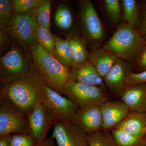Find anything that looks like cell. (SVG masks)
<instances>
[{
  "instance_id": "obj_1",
  "label": "cell",
  "mask_w": 146,
  "mask_h": 146,
  "mask_svg": "<svg viewBox=\"0 0 146 146\" xmlns=\"http://www.w3.org/2000/svg\"><path fill=\"white\" fill-rule=\"evenodd\" d=\"M45 86L33 62L29 70L21 78L1 86L0 98L9 102L27 116L37 104L42 102Z\"/></svg>"
},
{
  "instance_id": "obj_2",
  "label": "cell",
  "mask_w": 146,
  "mask_h": 146,
  "mask_svg": "<svg viewBox=\"0 0 146 146\" xmlns=\"http://www.w3.org/2000/svg\"><path fill=\"white\" fill-rule=\"evenodd\" d=\"M146 44L138 30L125 23L118 25L111 38L102 47L135 64Z\"/></svg>"
},
{
  "instance_id": "obj_3",
  "label": "cell",
  "mask_w": 146,
  "mask_h": 146,
  "mask_svg": "<svg viewBox=\"0 0 146 146\" xmlns=\"http://www.w3.org/2000/svg\"><path fill=\"white\" fill-rule=\"evenodd\" d=\"M30 51L45 84L60 95H64L63 87L69 80L71 68L49 54L38 44L31 47Z\"/></svg>"
},
{
  "instance_id": "obj_4",
  "label": "cell",
  "mask_w": 146,
  "mask_h": 146,
  "mask_svg": "<svg viewBox=\"0 0 146 146\" xmlns=\"http://www.w3.org/2000/svg\"><path fill=\"white\" fill-rule=\"evenodd\" d=\"M12 41L9 49L0 58V81L2 86L21 78L33 63L31 54Z\"/></svg>"
},
{
  "instance_id": "obj_5",
  "label": "cell",
  "mask_w": 146,
  "mask_h": 146,
  "mask_svg": "<svg viewBox=\"0 0 146 146\" xmlns=\"http://www.w3.org/2000/svg\"><path fill=\"white\" fill-rule=\"evenodd\" d=\"M36 9L25 13L15 12L7 27V32L12 41L30 50L38 44L36 32L38 26Z\"/></svg>"
},
{
  "instance_id": "obj_6",
  "label": "cell",
  "mask_w": 146,
  "mask_h": 146,
  "mask_svg": "<svg viewBox=\"0 0 146 146\" xmlns=\"http://www.w3.org/2000/svg\"><path fill=\"white\" fill-rule=\"evenodd\" d=\"M83 37L90 51L100 47L104 38V29L93 3L89 0L78 1Z\"/></svg>"
},
{
  "instance_id": "obj_7",
  "label": "cell",
  "mask_w": 146,
  "mask_h": 146,
  "mask_svg": "<svg viewBox=\"0 0 146 146\" xmlns=\"http://www.w3.org/2000/svg\"><path fill=\"white\" fill-rule=\"evenodd\" d=\"M63 90L64 95L79 108L90 106H101L109 98L106 90L101 87L69 80L63 86Z\"/></svg>"
},
{
  "instance_id": "obj_8",
  "label": "cell",
  "mask_w": 146,
  "mask_h": 146,
  "mask_svg": "<svg viewBox=\"0 0 146 146\" xmlns=\"http://www.w3.org/2000/svg\"><path fill=\"white\" fill-rule=\"evenodd\" d=\"M16 133H29L27 116L0 98V136Z\"/></svg>"
},
{
  "instance_id": "obj_9",
  "label": "cell",
  "mask_w": 146,
  "mask_h": 146,
  "mask_svg": "<svg viewBox=\"0 0 146 146\" xmlns=\"http://www.w3.org/2000/svg\"><path fill=\"white\" fill-rule=\"evenodd\" d=\"M42 103L50 114L58 121H71L79 108L68 97L63 96L45 84Z\"/></svg>"
},
{
  "instance_id": "obj_10",
  "label": "cell",
  "mask_w": 146,
  "mask_h": 146,
  "mask_svg": "<svg viewBox=\"0 0 146 146\" xmlns=\"http://www.w3.org/2000/svg\"><path fill=\"white\" fill-rule=\"evenodd\" d=\"M50 138L55 139L58 146H90L87 133L70 121L56 123Z\"/></svg>"
},
{
  "instance_id": "obj_11",
  "label": "cell",
  "mask_w": 146,
  "mask_h": 146,
  "mask_svg": "<svg viewBox=\"0 0 146 146\" xmlns=\"http://www.w3.org/2000/svg\"><path fill=\"white\" fill-rule=\"evenodd\" d=\"M29 134L36 140L37 144L46 140L48 131L58 121L50 114L42 103L37 104L27 115Z\"/></svg>"
},
{
  "instance_id": "obj_12",
  "label": "cell",
  "mask_w": 146,
  "mask_h": 146,
  "mask_svg": "<svg viewBox=\"0 0 146 146\" xmlns=\"http://www.w3.org/2000/svg\"><path fill=\"white\" fill-rule=\"evenodd\" d=\"M132 72L131 64L119 58L104 78L106 89L113 95L120 96L126 86L127 79Z\"/></svg>"
},
{
  "instance_id": "obj_13",
  "label": "cell",
  "mask_w": 146,
  "mask_h": 146,
  "mask_svg": "<svg viewBox=\"0 0 146 146\" xmlns=\"http://www.w3.org/2000/svg\"><path fill=\"white\" fill-rule=\"evenodd\" d=\"M70 121L87 134L102 130L103 122L100 106H90L79 108Z\"/></svg>"
},
{
  "instance_id": "obj_14",
  "label": "cell",
  "mask_w": 146,
  "mask_h": 146,
  "mask_svg": "<svg viewBox=\"0 0 146 146\" xmlns=\"http://www.w3.org/2000/svg\"><path fill=\"white\" fill-rule=\"evenodd\" d=\"M102 129L111 130L115 128L130 112L126 105L121 101L106 102L100 106Z\"/></svg>"
},
{
  "instance_id": "obj_15",
  "label": "cell",
  "mask_w": 146,
  "mask_h": 146,
  "mask_svg": "<svg viewBox=\"0 0 146 146\" xmlns=\"http://www.w3.org/2000/svg\"><path fill=\"white\" fill-rule=\"evenodd\" d=\"M70 68L69 81L100 86L105 90L107 89L104 78L89 60Z\"/></svg>"
},
{
  "instance_id": "obj_16",
  "label": "cell",
  "mask_w": 146,
  "mask_h": 146,
  "mask_svg": "<svg viewBox=\"0 0 146 146\" xmlns=\"http://www.w3.org/2000/svg\"><path fill=\"white\" fill-rule=\"evenodd\" d=\"M119 96L130 111L146 113V82L127 86Z\"/></svg>"
},
{
  "instance_id": "obj_17",
  "label": "cell",
  "mask_w": 146,
  "mask_h": 146,
  "mask_svg": "<svg viewBox=\"0 0 146 146\" xmlns=\"http://www.w3.org/2000/svg\"><path fill=\"white\" fill-rule=\"evenodd\" d=\"M87 58L100 75L104 78L119 57L114 53L102 47L89 52Z\"/></svg>"
},
{
  "instance_id": "obj_18",
  "label": "cell",
  "mask_w": 146,
  "mask_h": 146,
  "mask_svg": "<svg viewBox=\"0 0 146 146\" xmlns=\"http://www.w3.org/2000/svg\"><path fill=\"white\" fill-rule=\"evenodd\" d=\"M115 128L136 136L145 137L146 134V112L130 111Z\"/></svg>"
},
{
  "instance_id": "obj_19",
  "label": "cell",
  "mask_w": 146,
  "mask_h": 146,
  "mask_svg": "<svg viewBox=\"0 0 146 146\" xmlns=\"http://www.w3.org/2000/svg\"><path fill=\"white\" fill-rule=\"evenodd\" d=\"M55 25L60 30L67 33V36L78 34L72 12L67 5L60 4L56 9L54 16Z\"/></svg>"
},
{
  "instance_id": "obj_20",
  "label": "cell",
  "mask_w": 146,
  "mask_h": 146,
  "mask_svg": "<svg viewBox=\"0 0 146 146\" xmlns=\"http://www.w3.org/2000/svg\"><path fill=\"white\" fill-rule=\"evenodd\" d=\"M66 39L71 47L72 57V67L87 61L89 52L87 50L88 46L83 36L76 34L68 36Z\"/></svg>"
},
{
  "instance_id": "obj_21",
  "label": "cell",
  "mask_w": 146,
  "mask_h": 146,
  "mask_svg": "<svg viewBox=\"0 0 146 146\" xmlns=\"http://www.w3.org/2000/svg\"><path fill=\"white\" fill-rule=\"evenodd\" d=\"M123 10V17L125 23L139 30L141 24L140 11L136 0H122L121 1Z\"/></svg>"
},
{
  "instance_id": "obj_22",
  "label": "cell",
  "mask_w": 146,
  "mask_h": 146,
  "mask_svg": "<svg viewBox=\"0 0 146 146\" xmlns=\"http://www.w3.org/2000/svg\"><path fill=\"white\" fill-rule=\"evenodd\" d=\"M54 39L55 57L63 65L71 68L72 57L70 46L67 39H64L53 34Z\"/></svg>"
},
{
  "instance_id": "obj_23",
  "label": "cell",
  "mask_w": 146,
  "mask_h": 146,
  "mask_svg": "<svg viewBox=\"0 0 146 146\" xmlns=\"http://www.w3.org/2000/svg\"><path fill=\"white\" fill-rule=\"evenodd\" d=\"M111 135L117 146H145V137H140L124 131L114 128Z\"/></svg>"
},
{
  "instance_id": "obj_24",
  "label": "cell",
  "mask_w": 146,
  "mask_h": 146,
  "mask_svg": "<svg viewBox=\"0 0 146 146\" xmlns=\"http://www.w3.org/2000/svg\"><path fill=\"white\" fill-rule=\"evenodd\" d=\"M36 38L38 44L49 54L55 58L54 37L50 30L38 25L36 30Z\"/></svg>"
},
{
  "instance_id": "obj_25",
  "label": "cell",
  "mask_w": 146,
  "mask_h": 146,
  "mask_svg": "<svg viewBox=\"0 0 146 146\" xmlns=\"http://www.w3.org/2000/svg\"><path fill=\"white\" fill-rule=\"evenodd\" d=\"M87 138L90 146H117L109 130L102 129L87 134Z\"/></svg>"
},
{
  "instance_id": "obj_26",
  "label": "cell",
  "mask_w": 146,
  "mask_h": 146,
  "mask_svg": "<svg viewBox=\"0 0 146 146\" xmlns=\"http://www.w3.org/2000/svg\"><path fill=\"white\" fill-rule=\"evenodd\" d=\"M15 12L13 0H0V30H6Z\"/></svg>"
},
{
  "instance_id": "obj_27",
  "label": "cell",
  "mask_w": 146,
  "mask_h": 146,
  "mask_svg": "<svg viewBox=\"0 0 146 146\" xmlns=\"http://www.w3.org/2000/svg\"><path fill=\"white\" fill-rule=\"evenodd\" d=\"M105 9L112 23L115 25L121 24L122 14L121 11V1L119 0H104Z\"/></svg>"
},
{
  "instance_id": "obj_28",
  "label": "cell",
  "mask_w": 146,
  "mask_h": 146,
  "mask_svg": "<svg viewBox=\"0 0 146 146\" xmlns=\"http://www.w3.org/2000/svg\"><path fill=\"white\" fill-rule=\"evenodd\" d=\"M51 2L49 0H42L36 9V17L38 25L50 30L51 16Z\"/></svg>"
},
{
  "instance_id": "obj_29",
  "label": "cell",
  "mask_w": 146,
  "mask_h": 146,
  "mask_svg": "<svg viewBox=\"0 0 146 146\" xmlns=\"http://www.w3.org/2000/svg\"><path fill=\"white\" fill-rule=\"evenodd\" d=\"M36 140L29 133L11 134L10 146H37Z\"/></svg>"
},
{
  "instance_id": "obj_30",
  "label": "cell",
  "mask_w": 146,
  "mask_h": 146,
  "mask_svg": "<svg viewBox=\"0 0 146 146\" xmlns=\"http://www.w3.org/2000/svg\"><path fill=\"white\" fill-rule=\"evenodd\" d=\"M42 0H13L16 12L25 13L37 8Z\"/></svg>"
},
{
  "instance_id": "obj_31",
  "label": "cell",
  "mask_w": 146,
  "mask_h": 146,
  "mask_svg": "<svg viewBox=\"0 0 146 146\" xmlns=\"http://www.w3.org/2000/svg\"><path fill=\"white\" fill-rule=\"evenodd\" d=\"M146 82V70L141 72H132L128 77L126 81V85H132Z\"/></svg>"
},
{
  "instance_id": "obj_32",
  "label": "cell",
  "mask_w": 146,
  "mask_h": 146,
  "mask_svg": "<svg viewBox=\"0 0 146 146\" xmlns=\"http://www.w3.org/2000/svg\"><path fill=\"white\" fill-rule=\"evenodd\" d=\"M12 43V40L9 36L6 31L0 30V51L1 54L7 49H9Z\"/></svg>"
},
{
  "instance_id": "obj_33",
  "label": "cell",
  "mask_w": 146,
  "mask_h": 146,
  "mask_svg": "<svg viewBox=\"0 0 146 146\" xmlns=\"http://www.w3.org/2000/svg\"><path fill=\"white\" fill-rule=\"evenodd\" d=\"M141 24L138 30L139 33L146 42V4L143 5L140 11Z\"/></svg>"
},
{
  "instance_id": "obj_34",
  "label": "cell",
  "mask_w": 146,
  "mask_h": 146,
  "mask_svg": "<svg viewBox=\"0 0 146 146\" xmlns=\"http://www.w3.org/2000/svg\"><path fill=\"white\" fill-rule=\"evenodd\" d=\"M138 72L146 70V44L142 53L135 63Z\"/></svg>"
},
{
  "instance_id": "obj_35",
  "label": "cell",
  "mask_w": 146,
  "mask_h": 146,
  "mask_svg": "<svg viewBox=\"0 0 146 146\" xmlns=\"http://www.w3.org/2000/svg\"><path fill=\"white\" fill-rule=\"evenodd\" d=\"M11 134L0 136V146H10Z\"/></svg>"
},
{
  "instance_id": "obj_36",
  "label": "cell",
  "mask_w": 146,
  "mask_h": 146,
  "mask_svg": "<svg viewBox=\"0 0 146 146\" xmlns=\"http://www.w3.org/2000/svg\"><path fill=\"white\" fill-rule=\"evenodd\" d=\"M37 146H56L54 141V139L50 138L46 139L42 143L38 144Z\"/></svg>"
},
{
  "instance_id": "obj_37",
  "label": "cell",
  "mask_w": 146,
  "mask_h": 146,
  "mask_svg": "<svg viewBox=\"0 0 146 146\" xmlns=\"http://www.w3.org/2000/svg\"><path fill=\"white\" fill-rule=\"evenodd\" d=\"M145 146H146V134L145 136Z\"/></svg>"
}]
</instances>
